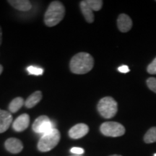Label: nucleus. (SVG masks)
I'll return each instance as SVG.
<instances>
[{
  "label": "nucleus",
  "mask_w": 156,
  "mask_h": 156,
  "mask_svg": "<svg viewBox=\"0 0 156 156\" xmlns=\"http://www.w3.org/2000/svg\"><path fill=\"white\" fill-rule=\"evenodd\" d=\"M65 7L61 2L54 1L50 4L44 15V23L48 27H54L63 20Z\"/></svg>",
  "instance_id": "2"
},
{
  "label": "nucleus",
  "mask_w": 156,
  "mask_h": 156,
  "mask_svg": "<svg viewBox=\"0 0 156 156\" xmlns=\"http://www.w3.org/2000/svg\"><path fill=\"white\" fill-rule=\"evenodd\" d=\"M30 124V117L28 114H24L17 117L13 122L12 127L16 132H23L28 127Z\"/></svg>",
  "instance_id": "8"
},
{
  "label": "nucleus",
  "mask_w": 156,
  "mask_h": 156,
  "mask_svg": "<svg viewBox=\"0 0 156 156\" xmlns=\"http://www.w3.org/2000/svg\"><path fill=\"white\" fill-rule=\"evenodd\" d=\"M86 2L93 11H99L102 8L103 1L101 0H87Z\"/></svg>",
  "instance_id": "17"
},
{
  "label": "nucleus",
  "mask_w": 156,
  "mask_h": 156,
  "mask_svg": "<svg viewBox=\"0 0 156 156\" xmlns=\"http://www.w3.org/2000/svg\"><path fill=\"white\" fill-rule=\"evenodd\" d=\"M89 127L85 124H77L70 129L69 135L73 139H80L88 133Z\"/></svg>",
  "instance_id": "7"
},
{
  "label": "nucleus",
  "mask_w": 156,
  "mask_h": 156,
  "mask_svg": "<svg viewBox=\"0 0 156 156\" xmlns=\"http://www.w3.org/2000/svg\"><path fill=\"white\" fill-rule=\"evenodd\" d=\"M144 141L147 144L156 142V127H152L146 132Z\"/></svg>",
  "instance_id": "16"
},
{
  "label": "nucleus",
  "mask_w": 156,
  "mask_h": 156,
  "mask_svg": "<svg viewBox=\"0 0 156 156\" xmlns=\"http://www.w3.org/2000/svg\"><path fill=\"white\" fill-rule=\"evenodd\" d=\"M81 12L83 13L84 17H85V20L87 23H92L94 21V15H93V11L92 9L89 7V5H87L86 1H82L80 4Z\"/></svg>",
  "instance_id": "13"
},
{
  "label": "nucleus",
  "mask_w": 156,
  "mask_h": 156,
  "mask_svg": "<svg viewBox=\"0 0 156 156\" xmlns=\"http://www.w3.org/2000/svg\"><path fill=\"white\" fill-rule=\"evenodd\" d=\"M2 42V30L1 27H0V46H1Z\"/></svg>",
  "instance_id": "23"
},
{
  "label": "nucleus",
  "mask_w": 156,
  "mask_h": 156,
  "mask_svg": "<svg viewBox=\"0 0 156 156\" xmlns=\"http://www.w3.org/2000/svg\"><path fill=\"white\" fill-rule=\"evenodd\" d=\"M25 104V101L23 100V98L17 97L15 98L11 101V103L9 105V110L11 113H15L18 112L21 107Z\"/></svg>",
  "instance_id": "15"
},
{
  "label": "nucleus",
  "mask_w": 156,
  "mask_h": 156,
  "mask_svg": "<svg viewBox=\"0 0 156 156\" xmlns=\"http://www.w3.org/2000/svg\"><path fill=\"white\" fill-rule=\"evenodd\" d=\"M32 128L35 132L43 134L48 133L54 129L49 118L44 115L38 117L35 120Z\"/></svg>",
  "instance_id": "6"
},
{
  "label": "nucleus",
  "mask_w": 156,
  "mask_h": 156,
  "mask_svg": "<svg viewBox=\"0 0 156 156\" xmlns=\"http://www.w3.org/2000/svg\"><path fill=\"white\" fill-rule=\"evenodd\" d=\"M147 85L150 90L156 93V78L150 77L147 80Z\"/></svg>",
  "instance_id": "19"
},
{
  "label": "nucleus",
  "mask_w": 156,
  "mask_h": 156,
  "mask_svg": "<svg viewBox=\"0 0 156 156\" xmlns=\"http://www.w3.org/2000/svg\"><path fill=\"white\" fill-rule=\"evenodd\" d=\"M2 71H3V67L0 64V75H1L2 73Z\"/></svg>",
  "instance_id": "24"
},
{
  "label": "nucleus",
  "mask_w": 156,
  "mask_h": 156,
  "mask_svg": "<svg viewBox=\"0 0 156 156\" xmlns=\"http://www.w3.org/2000/svg\"><path fill=\"white\" fill-rule=\"evenodd\" d=\"M59 140V132L56 129H54L48 133L43 134L38 143V150L41 152L49 151L58 145Z\"/></svg>",
  "instance_id": "3"
},
{
  "label": "nucleus",
  "mask_w": 156,
  "mask_h": 156,
  "mask_svg": "<svg viewBox=\"0 0 156 156\" xmlns=\"http://www.w3.org/2000/svg\"><path fill=\"white\" fill-rule=\"evenodd\" d=\"M72 156H81V155H72Z\"/></svg>",
  "instance_id": "26"
},
{
  "label": "nucleus",
  "mask_w": 156,
  "mask_h": 156,
  "mask_svg": "<svg viewBox=\"0 0 156 156\" xmlns=\"http://www.w3.org/2000/svg\"><path fill=\"white\" fill-rule=\"evenodd\" d=\"M100 129L103 135L112 137L121 136L125 133V128L124 126L119 123L114 122L103 123L101 124Z\"/></svg>",
  "instance_id": "5"
},
{
  "label": "nucleus",
  "mask_w": 156,
  "mask_h": 156,
  "mask_svg": "<svg viewBox=\"0 0 156 156\" xmlns=\"http://www.w3.org/2000/svg\"><path fill=\"white\" fill-rule=\"evenodd\" d=\"M12 122V116L7 111L0 109V133H3L8 129Z\"/></svg>",
  "instance_id": "11"
},
{
  "label": "nucleus",
  "mask_w": 156,
  "mask_h": 156,
  "mask_svg": "<svg viewBox=\"0 0 156 156\" xmlns=\"http://www.w3.org/2000/svg\"><path fill=\"white\" fill-rule=\"evenodd\" d=\"M110 156H122V155H110Z\"/></svg>",
  "instance_id": "25"
},
{
  "label": "nucleus",
  "mask_w": 156,
  "mask_h": 156,
  "mask_svg": "<svg viewBox=\"0 0 156 156\" xmlns=\"http://www.w3.org/2000/svg\"><path fill=\"white\" fill-rule=\"evenodd\" d=\"M70 151H71L72 153L73 154H75L76 155H80L84 153V152L85 151L83 149V148L81 147H73L71 150H70Z\"/></svg>",
  "instance_id": "21"
},
{
  "label": "nucleus",
  "mask_w": 156,
  "mask_h": 156,
  "mask_svg": "<svg viewBox=\"0 0 156 156\" xmlns=\"http://www.w3.org/2000/svg\"><path fill=\"white\" fill-rule=\"evenodd\" d=\"M42 98V93L41 91H36V92L31 94L25 101V106L27 108H30L34 107L36 105L40 102Z\"/></svg>",
  "instance_id": "14"
},
{
  "label": "nucleus",
  "mask_w": 156,
  "mask_h": 156,
  "mask_svg": "<svg viewBox=\"0 0 156 156\" xmlns=\"http://www.w3.org/2000/svg\"><path fill=\"white\" fill-rule=\"evenodd\" d=\"M147 73L151 75H156V58L148 65L147 67Z\"/></svg>",
  "instance_id": "20"
},
{
  "label": "nucleus",
  "mask_w": 156,
  "mask_h": 156,
  "mask_svg": "<svg viewBox=\"0 0 156 156\" xmlns=\"http://www.w3.org/2000/svg\"><path fill=\"white\" fill-rule=\"evenodd\" d=\"M117 26L121 32H128L132 27V21L131 18L126 14L119 15L117 19Z\"/></svg>",
  "instance_id": "10"
},
{
  "label": "nucleus",
  "mask_w": 156,
  "mask_h": 156,
  "mask_svg": "<svg viewBox=\"0 0 156 156\" xmlns=\"http://www.w3.org/2000/svg\"><path fill=\"white\" fill-rule=\"evenodd\" d=\"M154 156H156V153H155V154H154Z\"/></svg>",
  "instance_id": "27"
},
{
  "label": "nucleus",
  "mask_w": 156,
  "mask_h": 156,
  "mask_svg": "<svg viewBox=\"0 0 156 156\" xmlns=\"http://www.w3.org/2000/svg\"><path fill=\"white\" fill-rule=\"evenodd\" d=\"M5 147L9 153L17 154L20 153L23 149L22 142L16 138H9L5 142Z\"/></svg>",
  "instance_id": "9"
},
{
  "label": "nucleus",
  "mask_w": 156,
  "mask_h": 156,
  "mask_svg": "<svg viewBox=\"0 0 156 156\" xmlns=\"http://www.w3.org/2000/svg\"><path fill=\"white\" fill-rule=\"evenodd\" d=\"M8 3L15 9L20 11L27 12L30 10V9L32 8L30 2L28 0H10L8 1Z\"/></svg>",
  "instance_id": "12"
},
{
  "label": "nucleus",
  "mask_w": 156,
  "mask_h": 156,
  "mask_svg": "<svg viewBox=\"0 0 156 156\" xmlns=\"http://www.w3.org/2000/svg\"><path fill=\"white\" fill-rule=\"evenodd\" d=\"M99 114L105 119H111L115 116L118 111L116 101L112 97H105L101 99L97 106Z\"/></svg>",
  "instance_id": "4"
},
{
  "label": "nucleus",
  "mask_w": 156,
  "mask_h": 156,
  "mask_svg": "<svg viewBox=\"0 0 156 156\" xmlns=\"http://www.w3.org/2000/svg\"><path fill=\"white\" fill-rule=\"evenodd\" d=\"M28 71L30 75H41L44 73V69L41 68L36 67L34 66H30L28 67Z\"/></svg>",
  "instance_id": "18"
},
{
  "label": "nucleus",
  "mask_w": 156,
  "mask_h": 156,
  "mask_svg": "<svg viewBox=\"0 0 156 156\" xmlns=\"http://www.w3.org/2000/svg\"><path fill=\"white\" fill-rule=\"evenodd\" d=\"M94 65V59L90 54L80 52L72 58L69 67L71 72L77 75H83L89 73Z\"/></svg>",
  "instance_id": "1"
},
{
  "label": "nucleus",
  "mask_w": 156,
  "mask_h": 156,
  "mask_svg": "<svg viewBox=\"0 0 156 156\" xmlns=\"http://www.w3.org/2000/svg\"><path fill=\"white\" fill-rule=\"evenodd\" d=\"M118 70L122 73H127L129 72V67L126 65L121 66V67L118 68Z\"/></svg>",
  "instance_id": "22"
}]
</instances>
